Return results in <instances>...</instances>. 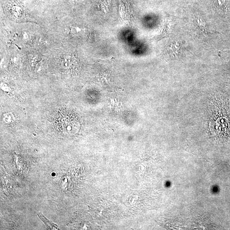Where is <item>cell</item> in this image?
<instances>
[{
  "instance_id": "cell-1",
  "label": "cell",
  "mask_w": 230,
  "mask_h": 230,
  "mask_svg": "<svg viewBox=\"0 0 230 230\" xmlns=\"http://www.w3.org/2000/svg\"><path fill=\"white\" fill-rule=\"evenodd\" d=\"M54 126L60 135L66 137L74 135L79 128L78 120L76 116L67 112L59 113L55 119Z\"/></svg>"
},
{
  "instance_id": "cell-3",
  "label": "cell",
  "mask_w": 230,
  "mask_h": 230,
  "mask_svg": "<svg viewBox=\"0 0 230 230\" xmlns=\"http://www.w3.org/2000/svg\"><path fill=\"white\" fill-rule=\"evenodd\" d=\"M196 23L197 28L202 34L207 36L208 32V28L207 23L203 18H196Z\"/></svg>"
},
{
  "instance_id": "cell-6",
  "label": "cell",
  "mask_w": 230,
  "mask_h": 230,
  "mask_svg": "<svg viewBox=\"0 0 230 230\" xmlns=\"http://www.w3.org/2000/svg\"><path fill=\"white\" fill-rule=\"evenodd\" d=\"M70 32L73 35H78L85 32V29L78 26L71 27L70 29Z\"/></svg>"
},
{
  "instance_id": "cell-4",
  "label": "cell",
  "mask_w": 230,
  "mask_h": 230,
  "mask_svg": "<svg viewBox=\"0 0 230 230\" xmlns=\"http://www.w3.org/2000/svg\"><path fill=\"white\" fill-rule=\"evenodd\" d=\"M73 58L71 55H65L61 60V65L64 68H69L72 65Z\"/></svg>"
},
{
  "instance_id": "cell-2",
  "label": "cell",
  "mask_w": 230,
  "mask_h": 230,
  "mask_svg": "<svg viewBox=\"0 0 230 230\" xmlns=\"http://www.w3.org/2000/svg\"><path fill=\"white\" fill-rule=\"evenodd\" d=\"M172 24V23L170 20L166 19L163 24L160 33L157 37H155L154 39L159 41L162 38L169 36L171 32Z\"/></svg>"
},
{
  "instance_id": "cell-7",
  "label": "cell",
  "mask_w": 230,
  "mask_h": 230,
  "mask_svg": "<svg viewBox=\"0 0 230 230\" xmlns=\"http://www.w3.org/2000/svg\"><path fill=\"white\" fill-rule=\"evenodd\" d=\"M225 0H216V4L217 7H221L225 3Z\"/></svg>"
},
{
  "instance_id": "cell-5",
  "label": "cell",
  "mask_w": 230,
  "mask_h": 230,
  "mask_svg": "<svg viewBox=\"0 0 230 230\" xmlns=\"http://www.w3.org/2000/svg\"><path fill=\"white\" fill-rule=\"evenodd\" d=\"M181 47L177 43H173L170 45L168 48V52L173 56H178L180 53Z\"/></svg>"
}]
</instances>
